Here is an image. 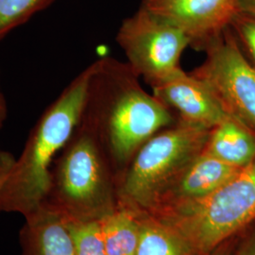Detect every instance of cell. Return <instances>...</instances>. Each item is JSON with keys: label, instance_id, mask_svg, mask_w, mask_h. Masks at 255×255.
<instances>
[{"label": "cell", "instance_id": "6da1fadb", "mask_svg": "<svg viewBox=\"0 0 255 255\" xmlns=\"http://www.w3.org/2000/svg\"><path fill=\"white\" fill-rule=\"evenodd\" d=\"M92 66L82 119L100 138L112 165L127 167L148 139L178 118L142 87L127 63L104 56Z\"/></svg>", "mask_w": 255, "mask_h": 255}, {"label": "cell", "instance_id": "7a4b0ae2", "mask_svg": "<svg viewBox=\"0 0 255 255\" xmlns=\"http://www.w3.org/2000/svg\"><path fill=\"white\" fill-rule=\"evenodd\" d=\"M92 71L91 64L64 88L38 119L18 158H9L0 181V212L27 217L43 205L55 159L81 122Z\"/></svg>", "mask_w": 255, "mask_h": 255}, {"label": "cell", "instance_id": "3957f363", "mask_svg": "<svg viewBox=\"0 0 255 255\" xmlns=\"http://www.w3.org/2000/svg\"><path fill=\"white\" fill-rule=\"evenodd\" d=\"M111 161L93 128L81 119L55 159L44 205L65 219H101L112 205Z\"/></svg>", "mask_w": 255, "mask_h": 255}, {"label": "cell", "instance_id": "277c9868", "mask_svg": "<svg viewBox=\"0 0 255 255\" xmlns=\"http://www.w3.org/2000/svg\"><path fill=\"white\" fill-rule=\"evenodd\" d=\"M161 220L194 255H210L255 221V159L208 197L177 202Z\"/></svg>", "mask_w": 255, "mask_h": 255}, {"label": "cell", "instance_id": "5b68a950", "mask_svg": "<svg viewBox=\"0 0 255 255\" xmlns=\"http://www.w3.org/2000/svg\"><path fill=\"white\" fill-rule=\"evenodd\" d=\"M209 129L181 119L148 139L119 179L122 201L154 206L188 164L201 153Z\"/></svg>", "mask_w": 255, "mask_h": 255}, {"label": "cell", "instance_id": "8992f818", "mask_svg": "<svg viewBox=\"0 0 255 255\" xmlns=\"http://www.w3.org/2000/svg\"><path fill=\"white\" fill-rule=\"evenodd\" d=\"M116 39L128 65L150 86L181 69V57L190 46L180 28L142 6L122 21Z\"/></svg>", "mask_w": 255, "mask_h": 255}, {"label": "cell", "instance_id": "52a82bcc", "mask_svg": "<svg viewBox=\"0 0 255 255\" xmlns=\"http://www.w3.org/2000/svg\"><path fill=\"white\" fill-rule=\"evenodd\" d=\"M203 51L204 62L190 73L209 85L230 115L255 128V66L230 27Z\"/></svg>", "mask_w": 255, "mask_h": 255}, {"label": "cell", "instance_id": "ba28073f", "mask_svg": "<svg viewBox=\"0 0 255 255\" xmlns=\"http://www.w3.org/2000/svg\"><path fill=\"white\" fill-rule=\"evenodd\" d=\"M239 0H143L141 6L180 28L203 51L230 26Z\"/></svg>", "mask_w": 255, "mask_h": 255}, {"label": "cell", "instance_id": "9c48e42d", "mask_svg": "<svg viewBox=\"0 0 255 255\" xmlns=\"http://www.w3.org/2000/svg\"><path fill=\"white\" fill-rule=\"evenodd\" d=\"M151 87L155 97L185 122L210 129L229 115L206 82L182 68Z\"/></svg>", "mask_w": 255, "mask_h": 255}, {"label": "cell", "instance_id": "30bf717a", "mask_svg": "<svg viewBox=\"0 0 255 255\" xmlns=\"http://www.w3.org/2000/svg\"><path fill=\"white\" fill-rule=\"evenodd\" d=\"M20 245L21 255H75L65 219L44 204L25 217Z\"/></svg>", "mask_w": 255, "mask_h": 255}, {"label": "cell", "instance_id": "8fae6325", "mask_svg": "<svg viewBox=\"0 0 255 255\" xmlns=\"http://www.w3.org/2000/svg\"><path fill=\"white\" fill-rule=\"evenodd\" d=\"M240 169L201 151L175 180L163 200L169 198L184 202L204 199L233 179Z\"/></svg>", "mask_w": 255, "mask_h": 255}, {"label": "cell", "instance_id": "7c38bea8", "mask_svg": "<svg viewBox=\"0 0 255 255\" xmlns=\"http://www.w3.org/2000/svg\"><path fill=\"white\" fill-rule=\"evenodd\" d=\"M202 152L243 168L255 159V128L229 114L210 128Z\"/></svg>", "mask_w": 255, "mask_h": 255}, {"label": "cell", "instance_id": "4fadbf2b", "mask_svg": "<svg viewBox=\"0 0 255 255\" xmlns=\"http://www.w3.org/2000/svg\"><path fill=\"white\" fill-rule=\"evenodd\" d=\"M107 255H136L139 221L125 208L116 209L101 219Z\"/></svg>", "mask_w": 255, "mask_h": 255}, {"label": "cell", "instance_id": "5bb4252c", "mask_svg": "<svg viewBox=\"0 0 255 255\" xmlns=\"http://www.w3.org/2000/svg\"><path fill=\"white\" fill-rule=\"evenodd\" d=\"M136 255H194L190 247L173 228L162 220L139 221Z\"/></svg>", "mask_w": 255, "mask_h": 255}, {"label": "cell", "instance_id": "9a60e30c", "mask_svg": "<svg viewBox=\"0 0 255 255\" xmlns=\"http://www.w3.org/2000/svg\"><path fill=\"white\" fill-rule=\"evenodd\" d=\"M65 222L73 240L75 255H107L101 219H65Z\"/></svg>", "mask_w": 255, "mask_h": 255}, {"label": "cell", "instance_id": "2e32d148", "mask_svg": "<svg viewBox=\"0 0 255 255\" xmlns=\"http://www.w3.org/2000/svg\"><path fill=\"white\" fill-rule=\"evenodd\" d=\"M55 0H0V41Z\"/></svg>", "mask_w": 255, "mask_h": 255}, {"label": "cell", "instance_id": "e0dca14e", "mask_svg": "<svg viewBox=\"0 0 255 255\" xmlns=\"http://www.w3.org/2000/svg\"><path fill=\"white\" fill-rule=\"evenodd\" d=\"M229 27L240 46L252 58L255 66V16L237 12Z\"/></svg>", "mask_w": 255, "mask_h": 255}, {"label": "cell", "instance_id": "ac0fdd59", "mask_svg": "<svg viewBox=\"0 0 255 255\" xmlns=\"http://www.w3.org/2000/svg\"><path fill=\"white\" fill-rule=\"evenodd\" d=\"M236 255H255V232L243 241Z\"/></svg>", "mask_w": 255, "mask_h": 255}, {"label": "cell", "instance_id": "d6986e66", "mask_svg": "<svg viewBox=\"0 0 255 255\" xmlns=\"http://www.w3.org/2000/svg\"><path fill=\"white\" fill-rule=\"evenodd\" d=\"M238 12L255 16V0H239Z\"/></svg>", "mask_w": 255, "mask_h": 255}, {"label": "cell", "instance_id": "ffe728a7", "mask_svg": "<svg viewBox=\"0 0 255 255\" xmlns=\"http://www.w3.org/2000/svg\"><path fill=\"white\" fill-rule=\"evenodd\" d=\"M7 119H8V104L0 85V128L4 126Z\"/></svg>", "mask_w": 255, "mask_h": 255}, {"label": "cell", "instance_id": "44dd1931", "mask_svg": "<svg viewBox=\"0 0 255 255\" xmlns=\"http://www.w3.org/2000/svg\"><path fill=\"white\" fill-rule=\"evenodd\" d=\"M208 255H231V251L227 246H225L224 248L220 246V248H218L214 251V254L211 253Z\"/></svg>", "mask_w": 255, "mask_h": 255}, {"label": "cell", "instance_id": "7402d4cb", "mask_svg": "<svg viewBox=\"0 0 255 255\" xmlns=\"http://www.w3.org/2000/svg\"><path fill=\"white\" fill-rule=\"evenodd\" d=\"M8 152H5V151H2L0 149V176H1V172H2V169H3V166L5 164L6 162V159H7V156H8Z\"/></svg>", "mask_w": 255, "mask_h": 255}, {"label": "cell", "instance_id": "603a6c76", "mask_svg": "<svg viewBox=\"0 0 255 255\" xmlns=\"http://www.w3.org/2000/svg\"><path fill=\"white\" fill-rule=\"evenodd\" d=\"M7 161H8V158L6 159V162H5V164H4V166H3V169H2V172H1V176H0V181H1V177H2V173H3V170H4V168H5V165L7 164Z\"/></svg>", "mask_w": 255, "mask_h": 255}]
</instances>
